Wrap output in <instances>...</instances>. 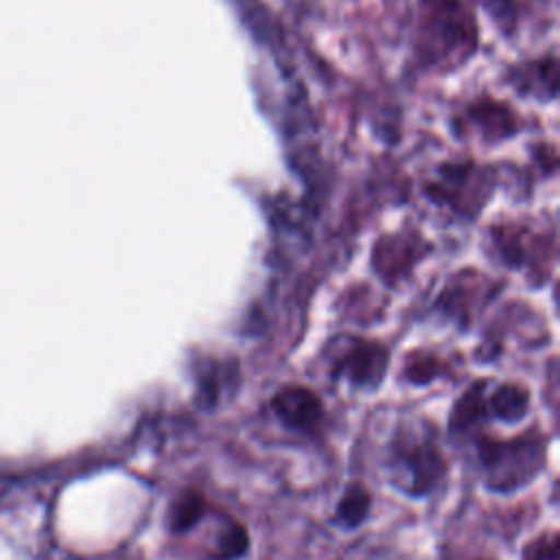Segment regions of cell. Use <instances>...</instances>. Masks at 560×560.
Wrapping results in <instances>:
<instances>
[{"label":"cell","mask_w":560,"mask_h":560,"mask_svg":"<svg viewBox=\"0 0 560 560\" xmlns=\"http://www.w3.org/2000/svg\"><path fill=\"white\" fill-rule=\"evenodd\" d=\"M387 370V348L376 341L350 339L346 350L337 357L330 374L335 378L346 376L354 387L374 389L383 381Z\"/></svg>","instance_id":"obj_3"},{"label":"cell","mask_w":560,"mask_h":560,"mask_svg":"<svg viewBox=\"0 0 560 560\" xmlns=\"http://www.w3.org/2000/svg\"><path fill=\"white\" fill-rule=\"evenodd\" d=\"M394 462L405 472L411 494H427L444 472V459L431 438H402L394 444Z\"/></svg>","instance_id":"obj_2"},{"label":"cell","mask_w":560,"mask_h":560,"mask_svg":"<svg viewBox=\"0 0 560 560\" xmlns=\"http://www.w3.org/2000/svg\"><path fill=\"white\" fill-rule=\"evenodd\" d=\"M407 378L413 383H429L438 374V361L424 352L411 354L407 361Z\"/></svg>","instance_id":"obj_10"},{"label":"cell","mask_w":560,"mask_h":560,"mask_svg":"<svg viewBox=\"0 0 560 560\" xmlns=\"http://www.w3.org/2000/svg\"><path fill=\"white\" fill-rule=\"evenodd\" d=\"M271 409L289 429L315 433L324 418V405L317 394L302 385H287L271 398Z\"/></svg>","instance_id":"obj_4"},{"label":"cell","mask_w":560,"mask_h":560,"mask_svg":"<svg viewBox=\"0 0 560 560\" xmlns=\"http://www.w3.org/2000/svg\"><path fill=\"white\" fill-rule=\"evenodd\" d=\"M370 510V494L361 483H350L337 505V521L346 527L359 525Z\"/></svg>","instance_id":"obj_9"},{"label":"cell","mask_w":560,"mask_h":560,"mask_svg":"<svg viewBox=\"0 0 560 560\" xmlns=\"http://www.w3.org/2000/svg\"><path fill=\"white\" fill-rule=\"evenodd\" d=\"M527 402H529L527 389H523L521 385H514V383H503L492 392L488 411L499 420L516 422L525 416Z\"/></svg>","instance_id":"obj_6"},{"label":"cell","mask_w":560,"mask_h":560,"mask_svg":"<svg viewBox=\"0 0 560 560\" xmlns=\"http://www.w3.org/2000/svg\"><path fill=\"white\" fill-rule=\"evenodd\" d=\"M483 383L472 385L453 407L451 413V429L453 431H464L470 424H475L483 413H486V402H483V394H481Z\"/></svg>","instance_id":"obj_8"},{"label":"cell","mask_w":560,"mask_h":560,"mask_svg":"<svg viewBox=\"0 0 560 560\" xmlns=\"http://www.w3.org/2000/svg\"><path fill=\"white\" fill-rule=\"evenodd\" d=\"M206 512V501L197 490H184L175 497L168 510V527L175 534L190 529Z\"/></svg>","instance_id":"obj_7"},{"label":"cell","mask_w":560,"mask_h":560,"mask_svg":"<svg viewBox=\"0 0 560 560\" xmlns=\"http://www.w3.org/2000/svg\"><path fill=\"white\" fill-rule=\"evenodd\" d=\"M230 381H238L236 361H221L210 357L203 368L197 370V402L201 407H214L225 392L230 389Z\"/></svg>","instance_id":"obj_5"},{"label":"cell","mask_w":560,"mask_h":560,"mask_svg":"<svg viewBox=\"0 0 560 560\" xmlns=\"http://www.w3.org/2000/svg\"><path fill=\"white\" fill-rule=\"evenodd\" d=\"M479 459L488 470V483L497 490H512L532 479L542 464V444L532 438L499 442L481 438L477 442Z\"/></svg>","instance_id":"obj_1"},{"label":"cell","mask_w":560,"mask_h":560,"mask_svg":"<svg viewBox=\"0 0 560 560\" xmlns=\"http://www.w3.org/2000/svg\"><path fill=\"white\" fill-rule=\"evenodd\" d=\"M523 560H556V536L538 538L534 545L527 547Z\"/></svg>","instance_id":"obj_11"}]
</instances>
